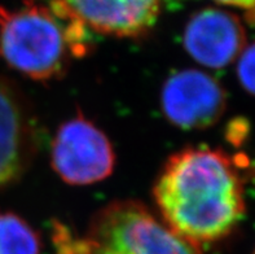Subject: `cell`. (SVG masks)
<instances>
[{"mask_svg":"<svg viewBox=\"0 0 255 254\" xmlns=\"http://www.w3.org/2000/svg\"><path fill=\"white\" fill-rule=\"evenodd\" d=\"M42 239L25 219L0 212V254H40Z\"/></svg>","mask_w":255,"mask_h":254,"instance_id":"9c48e42d","label":"cell"},{"mask_svg":"<svg viewBox=\"0 0 255 254\" xmlns=\"http://www.w3.org/2000/svg\"><path fill=\"white\" fill-rule=\"evenodd\" d=\"M87 29L116 38H139L158 19L162 0H60Z\"/></svg>","mask_w":255,"mask_h":254,"instance_id":"ba28073f","label":"cell"},{"mask_svg":"<svg viewBox=\"0 0 255 254\" xmlns=\"http://www.w3.org/2000/svg\"><path fill=\"white\" fill-rule=\"evenodd\" d=\"M226 106L227 95L222 84L197 69L176 71L162 87L163 114L179 129H207L219 121Z\"/></svg>","mask_w":255,"mask_h":254,"instance_id":"5b68a950","label":"cell"},{"mask_svg":"<svg viewBox=\"0 0 255 254\" xmlns=\"http://www.w3.org/2000/svg\"><path fill=\"white\" fill-rule=\"evenodd\" d=\"M237 75L241 86L255 95V43L244 48L237 65Z\"/></svg>","mask_w":255,"mask_h":254,"instance_id":"30bf717a","label":"cell"},{"mask_svg":"<svg viewBox=\"0 0 255 254\" xmlns=\"http://www.w3.org/2000/svg\"><path fill=\"white\" fill-rule=\"evenodd\" d=\"M215 1L226 4V5L244 8V9H249V10L255 9V0H215Z\"/></svg>","mask_w":255,"mask_h":254,"instance_id":"8fae6325","label":"cell"},{"mask_svg":"<svg viewBox=\"0 0 255 254\" xmlns=\"http://www.w3.org/2000/svg\"><path fill=\"white\" fill-rule=\"evenodd\" d=\"M252 21H255V12L252 10Z\"/></svg>","mask_w":255,"mask_h":254,"instance_id":"7c38bea8","label":"cell"},{"mask_svg":"<svg viewBox=\"0 0 255 254\" xmlns=\"http://www.w3.org/2000/svg\"><path fill=\"white\" fill-rule=\"evenodd\" d=\"M153 199L162 222L197 247L227 238L245 214L236 166L223 151L207 147L170 156L155 180Z\"/></svg>","mask_w":255,"mask_h":254,"instance_id":"6da1fadb","label":"cell"},{"mask_svg":"<svg viewBox=\"0 0 255 254\" xmlns=\"http://www.w3.org/2000/svg\"><path fill=\"white\" fill-rule=\"evenodd\" d=\"M254 254H255V252H254Z\"/></svg>","mask_w":255,"mask_h":254,"instance_id":"4fadbf2b","label":"cell"},{"mask_svg":"<svg viewBox=\"0 0 255 254\" xmlns=\"http://www.w3.org/2000/svg\"><path fill=\"white\" fill-rule=\"evenodd\" d=\"M35 126L18 91L0 75V188L29 168L35 152Z\"/></svg>","mask_w":255,"mask_h":254,"instance_id":"52a82bcc","label":"cell"},{"mask_svg":"<svg viewBox=\"0 0 255 254\" xmlns=\"http://www.w3.org/2000/svg\"><path fill=\"white\" fill-rule=\"evenodd\" d=\"M90 49L87 27L60 1L26 0L18 8L0 6V57L32 81L64 77L73 60Z\"/></svg>","mask_w":255,"mask_h":254,"instance_id":"7a4b0ae2","label":"cell"},{"mask_svg":"<svg viewBox=\"0 0 255 254\" xmlns=\"http://www.w3.org/2000/svg\"><path fill=\"white\" fill-rule=\"evenodd\" d=\"M52 168L65 183L88 186L113 173L116 153L105 132L77 116L62 123L52 140Z\"/></svg>","mask_w":255,"mask_h":254,"instance_id":"277c9868","label":"cell"},{"mask_svg":"<svg viewBox=\"0 0 255 254\" xmlns=\"http://www.w3.org/2000/svg\"><path fill=\"white\" fill-rule=\"evenodd\" d=\"M184 47L188 55L207 68H224L245 48L244 26L236 14L206 8L194 13L184 30Z\"/></svg>","mask_w":255,"mask_h":254,"instance_id":"8992f818","label":"cell"},{"mask_svg":"<svg viewBox=\"0 0 255 254\" xmlns=\"http://www.w3.org/2000/svg\"><path fill=\"white\" fill-rule=\"evenodd\" d=\"M60 254H202L135 200L113 201L95 214L83 239L61 238Z\"/></svg>","mask_w":255,"mask_h":254,"instance_id":"3957f363","label":"cell"}]
</instances>
